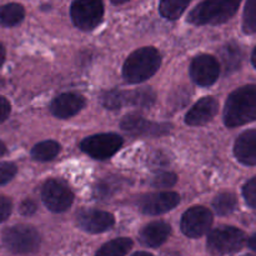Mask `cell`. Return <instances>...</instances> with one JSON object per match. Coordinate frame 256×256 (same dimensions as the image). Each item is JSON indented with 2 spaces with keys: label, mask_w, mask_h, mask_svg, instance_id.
<instances>
[{
  "label": "cell",
  "mask_w": 256,
  "mask_h": 256,
  "mask_svg": "<svg viewBox=\"0 0 256 256\" xmlns=\"http://www.w3.org/2000/svg\"><path fill=\"white\" fill-rule=\"evenodd\" d=\"M162 64L158 49L152 46L140 48L128 56L122 66V76L130 84L142 82L152 78Z\"/></svg>",
  "instance_id": "7a4b0ae2"
},
{
  "label": "cell",
  "mask_w": 256,
  "mask_h": 256,
  "mask_svg": "<svg viewBox=\"0 0 256 256\" xmlns=\"http://www.w3.org/2000/svg\"><path fill=\"white\" fill-rule=\"evenodd\" d=\"M5 154H6V146H5L4 142H0V158Z\"/></svg>",
  "instance_id": "836d02e7"
},
{
  "label": "cell",
  "mask_w": 256,
  "mask_h": 256,
  "mask_svg": "<svg viewBox=\"0 0 256 256\" xmlns=\"http://www.w3.org/2000/svg\"><path fill=\"white\" fill-rule=\"evenodd\" d=\"M240 2L235 0H206L198 4L188 15L194 25H216L228 22L238 12Z\"/></svg>",
  "instance_id": "3957f363"
},
{
  "label": "cell",
  "mask_w": 256,
  "mask_h": 256,
  "mask_svg": "<svg viewBox=\"0 0 256 256\" xmlns=\"http://www.w3.org/2000/svg\"><path fill=\"white\" fill-rule=\"evenodd\" d=\"M12 200H10L9 198L0 195V222H5V220L10 216V214H12Z\"/></svg>",
  "instance_id": "f546056e"
},
{
  "label": "cell",
  "mask_w": 256,
  "mask_h": 256,
  "mask_svg": "<svg viewBox=\"0 0 256 256\" xmlns=\"http://www.w3.org/2000/svg\"><path fill=\"white\" fill-rule=\"evenodd\" d=\"M218 110H219V102L215 98H202L188 112L185 122L192 126H202L212 122V118L218 114Z\"/></svg>",
  "instance_id": "5bb4252c"
},
{
  "label": "cell",
  "mask_w": 256,
  "mask_h": 256,
  "mask_svg": "<svg viewBox=\"0 0 256 256\" xmlns=\"http://www.w3.org/2000/svg\"><path fill=\"white\" fill-rule=\"evenodd\" d=\"M234 154L240 162L254 166L256 164V132L250 129L242 132L235 142Z\"/></svg>",
  "instance_id": "2e32d148"
},
{
  "label": "cell",
  "mask_w": 256,
  "mask_h": 256,
  "mask_svg": "<svg viewBox=\"0 0 256 256\" xmlns=\"http://www.w3.org/2000/svg\"><path fill=\"white\" fill-rule=\"evenodd\" d=\"M212 205L218 215L225 216L234 212L238 205V199L232 192H222L215 198Z\"/></svg>",
  "instance_id": "cb8c5ba5"
},
{
  "label": "cell",
  "mask_w": 256,
  "mask_h": 256,
  "mask_svg": "<svg viewBox=\"0 0 256 256\" xmlns=\"http://www.w3.org/2000/svg\"><path fill=\"white\" fill-rule=\"evenodd\" d=\"M256 118V88L254 84L235 90L225 104L224 122L229 128L242 126Z\"/></svg>",
  "instance_id": "6da1fadb"
},
{
  "label": "cell",
  "mask_w": 256,
  "mask_h": 256,
  "mask_svg": "<svg viewBox=\"0 0 256 256\" xmlns=\"http://www.w3.org/2000/svg\"><path fill=\"white\" fill-rule=\"evenodd\" d=\"M132 256H154V255L149 254V252H135V254Z\"/></svg>",
  "instance_id": "e575fe53"
},
{
  "label": "cell",
  "mask_w": 256,
  "mask_h": 256,
  "mask_svg": "<svg viewBox=\"0 0 256 256\" xmlns=\"http://www.w3.org/2000/svg\"><path fill=\"white\" fill-rule=\"evenodd\" d=\"M178 178L176 175L172 174V172H162V174L156 175V176L152 179V185L158 189H168V188H172L176 184Z\"/></svg>",
  "instance_id": "4316f807"
},
{
  "label": "cell",
  "mask_w": 256,
  "mask_h": 256,
  "mask_svg": "<svg viewBox=\"0 0 256 256\" xmlns=\"http://www.w3.org/2000/svg\"><path fill=\"white\" fill-rule=\"evenodd\" d=\"M2 242L12 254L29 255L40 246V235L29 225H15L2 232Z\"/></svg>",
  "instance_id": "277c9868"
},
{
  "label": "cell",
  "mask_w": 256,
  "mask_h": 256,
  "mask_svg": "<svg viewBox=\"0 0 256 256\" xmlns=\"http://www.w3.org/2000/svg\"><path fill=\"white\" fill-rule=\"evenodd\" d=\"M122 129L128 134L134 136H155V135L166 134L170 129V125L156 124V122H148L138 115H128L122 120Z\"/></svg>",
  "instance_id": "4fadbf2b"
},
{
  "label": "cell",
  "mask_w": 256,
  "mask_h": 256,
  "mask_svg": "<svg viewBox=\"0 0 256 256\" xmlns=\"http://www.w3.org/2000/svg\"><path fill=\"white\" fill-rule=\"evenodd\" d=\"M10 110H12V108H10V102H8V99H5L4 96H0V124L8 119Z\"/></svg>",
  "instance_id": "1f68e13d"
},
{
  "label": "cell",
  "mask_w": 256,
  "mask_h": 256,
  "mask_svg": "<svg viewBox=\"0 0 256 256\" xmlns=\"http://www.w3.org/2000/svg\"><path fill=\"white\" fill-rule=\"evenodd\" d=\"M156 100V95L152 88H142V89L126 92V105L148 108L152 105Z\"/></svg>",
  "instance_id": "7402d4cb"
},
{
  "label": "cell",
  "mask_w": 256,
  "mask_h": 256,
  "mask_svg": "<svg viewBox=\"0 0 256 256\" xmlns=\"http://www.w3.org/2000/svg\"><path fill=\"white\" fill-rule=\"evenodd\" d=\"M242 29L246 34H254L256 30V4L254 0H249L245 5Z\"/></svg>",
  "instance_id": "484cf974"
},
{
  "label": "cell",
  "mask_w": 256,
  "mask_h": 256,
  "mask_svg": "<svg viewBox=\"0 0 256 256\" xmlns=\"http://www.w3.org/2000/svg\"><path fill=\"white\" fill-rule=\"evenodd\" d=\"M122 139L116 134H98L86 138L82 142L80 148L89 156L104 160L112 156L122 148Z\"/></svg>",
  "instance_id": "ba28073f"
},
{
  "label": "cell",
  "mask_w": 256,
  "mask_h": 256,
  "mask_svg": "<svg viewBox=\"0 0 256 256\" xmlns=\"http://www.w3.org/2000/svg\"><path fill=\"white\" fill-rule=\"evenodd\" d=\"M70 15L79 29L90 32L102 22L104 5L99 0H76L72 4Z\"/></svg>",
  "instance_id": "8992f818"
},
{
  "label": "cell",
  "mask_w": 256,
  "mask_h": 256,
  "mask_svg": "<svg viewBox=\"0 0 256 256\" xmlns=\"http://www.w3.org/2000/svg\"><path fill=\"white\" fill-rule=\"evenodd\" d=\"M102 104L109 110H116L126 105V92L110 90L102 94Z\"/></svg>",
  "instance_id": "d4e9b609"
},
{
  "label": "cell",
  "mask_w": 256,
  "mask_h": 256,
  "mask_svg": "<svg viewBox=\"0 0 256 256\" xmlns=\"http://www.w3.org/2000/svg\"><path fill=\"white\" fill-rule=\"evenodd\" d=\"M4 60H5V48L4 45L0 42V66L4 64Z\"/></svg>",
  "instance_id": "d6a6232c"
},
{
  "label": "cell",
  "mask_w": 256,
  "mask_h": 256,
  "mask_svg": "<svg viewBox=\"0 0 256 256\" xmlns=\"http://www.w3.org/2000/svg\"><path fill=\"white\" fill-rule=\"evenodd\" d=\"M85 106V98L75 92H65L55 98L50 104L52 115L59 119H69Z\"/></svg>",
  "instance_id": "9a60e30c"
},
{
  "label": "cell",
  "mask_w": 256,
  "mask_h": 256,
  "mask_svg": "<svg viewBox=\"0 0 256 256\" xmlns=\"http://www.w3.org/2000/svg\"><path fill=\"white\" fill-rule=\"evenodd\" d=\"M242 195H244L246 204L252 209L256 206V178H252L242 188Z\"/></svg>",
  "instance_id": "83f0119b"
},
{
  "label": "cell",
  "mask_w": 256,
  "mask_h": 256,
  "mask_svg": "<svg viewBox=\"0 0 256 256\" xmlns=\"http://www.w3.org/2000/svg\"><path fill=\"white\" fill-rule=\"evenodd\" d=\"M219 62L209 54L198 55L190 65V76L199 86H210L214 84L219 78Z\"/></svg>",
  "instance_id": "9c48e42d"
},
{
  "label": "cell",
  "mask_w": 256,
  "mask_h": 256,
  "mask_svg": "<svg viewBox=\"0 0 256 256\" xmlns=\"http://www.w3.org/2000/svg\"><path fill=\"white\" fill-rule=\"evenodd\" d=\"M255 54H256V49L252 50V64L254 68H255Z\"/></svg>",
  "instance_id": "8d00e7d4"
},
{
  "label": "cell",
  "mask_w": 256,
  "mask_h": 256,
  "mask_svg": "<svg viewBox=\"0 0 256 256\" xmlns=\"http://www.w3.org/2000/svg\"><path fill=\"white\" fill-rule=\"evenodd\" d=\"M180 196L172 192H160L144 195L139 200L138 205L142 212L146 215H160L170 212L176 205H179Z\"/></svg>",
  "instance_id": "8fae6325"
},
{
  "label": "cell",
  "mask_w": 256,
  "mask_h": 256,
  "mask_svg": "<svg viewBox=\"0 0 256 256\" xmlns=\"http://www.w3.org/2000/svg\"><path fill=\"white\" fill-rule=\"evenodd\" d=\"M42 199L50 212H62L72 206L74 194L66 184L60 180L50 179L42 186Z\"/></svg>",
  "instance_id": "52a82bcc"
},
{
  "label": "cell",
  "mask_w": 256,
  "mask_h": 256,
  "mask_svg": "<svg viewBox=\"0 0 256 256\" xmlns=\"http://www.w3.org/2000/svg\"><path fill=\"white\" fill-rule=\"evenodd\" d=\"M132 246V240L129 238H119L106 242L99 249L95 256H125Z\"/></svg>",
  "instance_id": "ffe728a7"
},
{
  "label": "cell",
  "mask_w": 256,
  "mask_h": 256,
  "mask_svg": "<svg viewBox=\"0 0 256 256\" xmlns=\"http://www.w3.org/2000/svg\"><path fill=\"white\" fill-rule=\"evenodd\" d=\"M16 174V166L12 162H0V185L9 182Z\"/></svg>",
  "instance_id": "f1b7e54d"
},
{
  "label": "cell",
  "mask_w": 256,
  "mask_h": 256,
  "mask_svg": "<svg viewBox=\"0 0 256 256\" xmlns=\"http://www.w3.org/2000/svg\"><path fill=\"white\" fill-rule=\"evenodd\" d=\"M19 212L20 214L24 215V216H30V215H32L36 212V204H35L32 199L22 200V204H20L19 206Z\"/></svg>",
  "instance_id": "4dcf8cb0"
},
{
  "label": "cell",
  "mask_w": 256,
  "mask_h": 256,
  "mask_svg": "<svg viewBox=\"0 0 256 256\" xmlns=\"http://www.w3.org/2000/svg\"><path fill=\"white\" fill-rule=\"evenodd\" d=\"M76 222L84 232L99 234L112 229L114 226L115 219L110 212L102 210L82 209L78 212Z\"/></svg>",
  "instance_id": "7c38bea8"
},
{
  "label": "cell",
  "mask_w": 256,
  "mask_h": 256,
  "mask_svg": "<svg viewBox=\"0 0 256 256\" xmlns=\"http://www.w3.org/2000/svg\"><path fill=\"white\" fill-rule=\"evenodd\" d=\"M189 6L186 0H164L160 2V14L169 20H176L182 16L184 10Z\"/></svg>",
  "instance_id": "603a6c76"
},
{
  "label": "cell",
  "mask_w": 256,
  "mask_h": 256,
  "mask_svg": "<svg viewBox=\"0 0 256 256\" xmlns=\"http://www.w3.org/2000/svg\"><path fill=\"white\" fill-rule=\"evenodd\" d=\"M172 228L164 222H150L140 232V242L150 248H158L164 244L169 238Z\"/></svg>",
  "instance_id": "e0dca14e"
},
{
  "label": "cell",
  "mask_w": 256,
  "mask_h": 256,
  "mask_svg": "<svg viewBox=\"0 0 256 256\" xmlns=\"http://www.w3.org/2000/svg\"><path fill=\"white\" fill-rule=\"evenodd\" d=\"M212 224V212L204 206L190 208L182 218V230L189 238L202 236L209 232Z\"/></svg>",
  "instance_id": "30bf717a"
},
{
  "label": "cell",
  "mask_w": 256,
  "mask_h": 256,
  "mask_svg": "<svg viewBox=\"0 0 256 256\" xmlns=\"http://www.w3.org/2000/svg\"><path fill=\"white\" fill-rule=\"evenodd\" d=\"M246 238L240 229L234 226H219L208 238V248L215 254H230L239 252L245 245Z\"/></svg>",
  "instance_id": "5b68a950"
},
{
  "label": "cell",
  "mask_w": 256,
  "mask_h": 256,
  "mask_svg": "<svg viewBox=\"0 0 256 256\" xmlns=\"http://www.w3.org/2000/svg\"><path fill=\"white\" fill-rule=\"evenodd\" d=\"M250 248H252V250H255V236L250 238Z\"/></svg>",
  "instance_id": "d590c367"
},
{
  "label": "cell",
  "mask_w": 256,
  "mask_h": 256,
  "mask_svg": "<svg viewBox=\"0 0 256 256\" xmlns=\"http://www.w3.org/2000/svg\"><path fill=\"white\" fill-rule=\"evenodd\" d=\"M25 10L20 4H6L0 6V25L2 26H15L24 19Z\"/></svg>",
  "instance_id": "d6986e66"
},
{
  "label": "cell",
  "mask_w": 256,
  "mask_h": 256,
  "mask_svg": "<svg viewBox=\"0 0 256 256\" xmlns=\"http://www.w3.org/2000/svg\"><path fill=\"white\" fill-rule=\"evenodd\" d=\"M220 58H222V62H224L225 72H232L242 66L244 55H242V48L236 42H228V44H225L222 48V50H220Z\"/></svg>",
  "instance_id": "ac0fdd59"
},
{
  "label": "cell",
  "mask_w": 256,
  "mask_h": 256,
  "mask_svg": "<svg viewBox=\"0 0 256 256\" xmlns=\"http://www.w3.org/2000/svg\"><path fill=\"white\" fill-rule=\"evenodd\" d=\"M60 152V145L54 140H45L35 145L32 150V156L38 162H50Z\"/></svg>",
  "instance_id": "44dd1931"
}]
</instances>
